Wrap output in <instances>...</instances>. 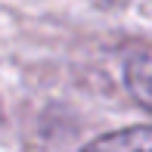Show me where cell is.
Returning <instances> with one entry per match:
<instances>
[{
	"label": "cell",
	"instance_id": "6da1fadb",
	"mask_svg": "<svg viewBox=\"0 0 152 152\" xmlns=\"http://www.w3.org/2000/svg\"><path fill=\"white\" fill-rule=\"evenodd\" d=\"M81 152H152V124H137L115 134H102Z\"/></svg>",
	"mask_w": 152,
	"mask_h": 152
}]
</instances>
